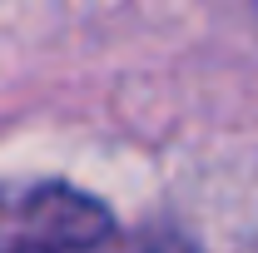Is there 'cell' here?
Instances as JSON below:
<instances>
[{
    "mask_svg": "<svg viewBox=\"0 0 258 253\" xmlns=\"http://www.w3.org/2000/svg\"><path fill=\"white\" fill-rule=\"evenodd\" d=\"M109 209L70 184H0V253H99Z\"/></svg>",
    "mask_w": 258,
    "mask_h": 253,
    "instance_id": "cell-1",
    "label": "cell"
}]
</instances>
